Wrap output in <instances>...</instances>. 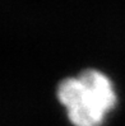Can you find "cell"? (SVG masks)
Segmentation results:
<instances>
[{
	"label": "cell",
	"mask_w": 125,
	"mask_h": 126,
	"mask_svg": "<svg viewBox=\"0 0 125 126\" xmlns=\"http://www.w3.org/2000/svg\"><path fill=\"white\" fill-rule=\"evenodd\" d=\"M57 99L74 126H101L115 108L117 95L107 75L88 69L64 79L57 87Z\"/></svg>",
	"instance_id": "6da1fadb"
}]
</instances>
